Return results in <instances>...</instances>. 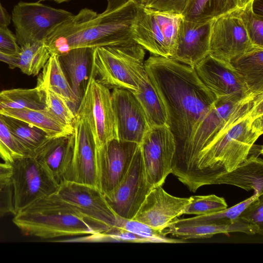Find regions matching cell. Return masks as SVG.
<instances>
[{"label":"cell","instance_id":"obj_1","mask_svg":"<svg viewBox=\"0 0 263 263\" xmlns=\"http://www.w3.org/2000/svg\"><path fill=\"white\" fill-rule=\"evenodd\" d=\"M144 68L164 105L175 139L173 163L185 153L217 98L201 81L194 68L171 58L152 55L144 61Z\"/></svg>","mask_w":263,"mask_h":263},{"label":"cell","instance_id":"obj_2","mask_svg":"<svg viewBox=\"0 0 263 263\" xmlns=\"http://www.w3.org/2000/svg\"><path fill=\"white\" fill-rule=\"evenodd\" d=\"M263 92H252L233 110L214 139L198 154L182 183L192 192L212 185L243 162L263 133Z\"/></svg>","mask_w":263,"mask_h":263},{"label":"cell","instance_id":"obj_3","mask_svg":"<svg viewBox=\"0 0 263 263\" xmlns=\"http://www.w3.org/2000/svg\"><path fill=\"white\" fill-rule=\"evenodd\" d=\"M137 9V5L132 0L101 13L83 8L52 30L44 45L50 55H60L75 48H95L135 42L131 30Z\"/></svg>","mask_w":263,"mask_h":263},{"label":"cell","instance_id":"obj_4","mask_svg":"<svg viewBox=\"0 0 263 263\" xmlns=\"http://www.w3.org/2000/svg\"><path fill=\"white\" fill-rule=\"evenodd\" d=\"M12 221L24 235L42 239L100 232L57 193L39 199L18 212Z\"/></svg>","mask_w":263,"mask_h":263},{"label":"cell","instance_id":"obj_5","mask_svg":"<svg viewBox=\"0 0 263 263\" xmlns=\"http://www.w3.org/2000/svg\"><path fill=\"white\" fill-rule=\"evenodd\" d=\"M145 49L136 42L96 47L92 74L109 89L123 88L136 92L145 71Z\"/></svg>","mask_w":263,"mask_h":263},{"label":"cell","instance_id":"obj_6","mask_svg":"<svg viewBox=\"0 0 263 263\" xmlns=\"http://www.w3.org/2000/svg\"><path fill=\"white\" fill-rule=\"evenodd\" d=\"M182 17L181 14L137 5L131 30L133 39L152 55L171 58Z\"/></svg>","mask_w":263,"mask_h":263},{"label":"cell","instance_id":"obj_7","mask_svg":"<svg viewBox=\"0 0 263 263\" xmlns=\"http://www.w3.org/2000/svg\"><path fill=\"white\" fill-rule=\"evenodd\" d=\"M251 92L216 99L211 110L198 125L185 153L172 163V174L179 181L182 182L199 152L214 139L233 110Z\"/></svg>","mask_w":263,"mask_h":263},{"label":"cell","instance_id":"obj_8","mask_svg":"<svg viewBox=\"0 0 263 263\" xmlns=\"http://www.w3.org/2000/svg\"><path fill=\"white\" fill-rule=\"evenodd\" d=\"M76 114L86 120L96 148L113 140H118L111 92L109 88L98 82L92 73Z\"/></svg>","mask_w":263,"mask_h":263},{"label":"cell","instance_id":"obj_9","mask_svg":"<svg viewBox=\"0 0 263 263\" xmlns=\"http://www.w3.org/2000/svg\"><path fill=\"white\" fill-rule=\"evenodd\" d=\"M11 164L15 214L39 199L57 192L59 184L35 158L23 157Z\"/></svg>","mask_w":263,"mask_h":263},{"label":"cell","instance_id":"obj_10","mask_svg":"<svg viewBox=\"0 0 263 263\" xmlns=\"http://www.w3.org/2000/svg\"><path fill=\"white\" fill-rule=\"evenodd\" d=\"M73 14L42 3L20 2L12 11L11 19L15 30L17 43L43 42L55 27Z\"/></svg>","mask_w":263,"mask_h":263},{"label":"cell","instance_id":"obj_11","mask_svg":"<svg viewBox=\"0 0 263 263\" xmlns=\"http://www.w3.org/2000/svg\"><path fill=\"white\" fill-rule=\"evenodd\" d=\"M153 187L146 179L139 145L125 175L104 197L117 216L131 219Z\"/></svg>","mask_w":263,"mask_h":263},{"label":"cell","instance_id":"obj_12","mask_svg":"<svg viewBox=\"0 0 263 263\" xmlns=\"http://www.w3.org/2000/svg\"><path fill=\"white\" fill-rule=\"evenodd\" d=\"M139 146L148 182L152 187L162 186L172 174L176 152L175 139L170 127H151Z\"/></svg>","mask_w":263,"mask_h":263},{"label":"cell","instance_id":"obj_13","mask_svg":"<svg viewBox=\"0 0 263 263\" xmlns=\"http://www.w3.org/2000/svg\"><path fill=\"white\" fill-rule=\"evenodd\" d=\"M239 8L211 21L209 54L228 62L255 47L251 41Z\"/></svg>","mask_w":263,"mask_h":263},{"label":"cell","instance_id":"obj_14","mask_svg":"<svg viewBox=\"0 0 263 263\" xmlns=\"http://www.w3.org/2000/svg\"><path fill=\"white\" fill-rule=\"evenodd\" d=\"M57 194L100 232L115 226L117 216L98 188L66 181L59 185Z\"/></svg>","mask_w":263,"mask_h":263},{"label":"cell","instance_id":"obj_15","mask_svg":"<svg viewBox=\"0 0 263 263\" xmlns=\"http://www.w3.org/2000/svg\"><path fill=\"white\" fill-rule=\"evenodd\" d=\"M139 144L113 140L96 148L97 187L109 193L127 172Z\"/></svg>","mask_w":263,"mask_h":263},{"label":"cell","instance_id":"obj_16","mask_svg":"<svg viewBox=\"0 0 263 263\" xmlns=\"http://www.w3.org/2000/svg\"><path fill=\"white\" fill-rule=\"evenodd\" d=\"M191 199V196L176 197L166 192L162 186H155L133 219L162 231L183 214Z\"/></svg>","mask_w":263,"mask_h":263},{"label":"cell","instance_id":"obj_17","mask_svg":"<svg viewBox=\"0 0 263 263\" xmlns=\"http://www.w3.org/2000/svg\"><path fill=\"white\" fill-rule=\"evenodd\" d=\"M111 95L118 140L139 145L150 128L142 106L128 90L114 88Z\"/></svg>","mask_w":263,"mask_h":263},{"label":"cell","instance_id":"obj_18","mask_svg":"<svg viewBox=\"0 0 263 263\" xmlns=\"http://www.w3.org/2000/svg\"><path fill=\"white\" fill-rule=\"evenodd\" d=\"M194 69L201 81L216 98L251 92L242 76L230 62L209 54Z\"/></svg>","mask_w":263,"mask_h":263},{"label":"cell","instance_id":"obj_19","mask_svg":"<svg viewBox=\"0 0 263 263\" xmlns=\"http://www.w3.org/2000/svg\"><path fill=\"white\" fill-rule=\"evenodd\" d=\"M74 142L68 181L97 187L96 147L85 119L76 114L73 122Z\"/></svg>","mask_w":263,"mask_h":263},{"label":"cell","instance_id":"obj_20","mask_svg":"<svg viewBox=\"0 0 263 263\" xmlns=\"http://www.w3.org/2000/svg\"><path fill=\"white\" fill-rule=\"evenodd\" d=\"M210 24L211 21L195 22L182 17L176 50L171 58L194 68L209 54Z\"/></svg>","mask_w":263,"mask_h":263},{"label":"cell","instance_id":"obj_21","mask_svg":"<svg viewBox=\"0 0 263 263\" xmlns=\"http://www.w3.org/2000/svg\"><path fill=\"white\" fill-rule=\"evenodd\" d=\"M74 132L71 135L49 138L34 158L60 185L67 180L74 148Z\"/></svg>","mask_w":263,"mask_h":263},{"label":"cell","instance_id":"obj_22","mask_svg":"<svg viewBox=\"0 0 263 263\" xmlns=\"http://www.w3.org/2000/svg\"><path fill=\"white\" fill-rule=\"evenodd\" d=\"M94 49L75 48L58 55L67 81L80 101L84 95L92 73Z\"/></svg>","mask_w":263,"mask_h":263},{"label":"cell","instance_id":"obj_23","mask_svg":"<svg viewBox=\"0 0 263 263\" xmlns=\"http://www.w3.org/2000/svg\"><path fill=\"white\" fill-rule=\"evenodd\" d=\"M179 239H198L210 238L216 234H227L232 232H240L248 235L259 234L263 231L256 226L238 217L231 222L179 225L172 223L164 230Z\"/></svg>","mask_w":263,"mask_h":263},{"label":"cell","instance_id":"obj_24","mask_svg":"<svg viewBox=\"0 0 263 263\" xmlns=\"http://www.w3.org/2000/svg\"><path fill=\"white\" fill-rule=\"evenodd\" d=\"M226 184L246 191L263 195V160L259 157L248 155L236 168L218 177L213 184Z\"/></svg>","mask_w":263,"mask_h":263},{"label":"cell","instance_id":"obj_25","mask_svg":"<svg viewBox=\"0 0 263 263\" xmlns=\"http://www.w3.org/2000/svg\"><path fill=\"white\" fill-rule=\"evenodd\" d=\"M37 80V87L50 90L63 98L76 114L81 101L73 92L57 55H50Z\"/></svg>","mask_w":263,"mask_h":263},{"label":"cell","instance_id":"obj_26","mask_svg":"<svg viewBox=\"0 0 263 263\" xmlns=\"http://www.w3.org/2000/svg\"><path fill=\"white\" fill-rule=\"evenodd\" d=\"M134 93L144 111L150 128L169 126L164 105L145 69L140 79L139 89Z\"/></svg>","mask_w":263,"mask_h":263},{"label":"cell","instance_id":"obj_27","mask_svg":"<svg viewBox=\"0 0 263 263\" xmlns=\"http://www.w3.org/2000/svg\"><path fill=\"white\" fill-rule=\"evenodd\" d=\"M0 114L34 125L43 130L50 138L68 136L74 132L73 125L62 123L47 109L2 108Z\"/></svg>","mask_w":263,"mask_h":263},{"label":"cell","instance_id":"obj_28","mask_svg":"<svg viewBox=\"0 0 263 263\" xmlns=\"http://www.w3.org/2000/svg\"><path fill=\"white\" fill-rule=\"evenodd\" d=\"M230 63L242 76L251 92H263V47H255Z\"/></svg>","mask_w":263,"mask_h":263},{"label":"cell","instance_id":"obj_29","mask_svg":"<svg viewBox=\"0 0 263 263\" xmlns=\"http://www.w3.org/2000/svg\"><path fill=\"white\" fill-rule=\"evenodd\" d=\"M47 109L46 90L36 86L0 91V109Z\"/></svg>","mask_w":263,"mask_h":263},{"label":"cell","instance_id":"obj_30","mask_svg":"<svg viewBox=\"0 0 263 263\" xmlns=\"http://www.w3.org/2000/svg\"><path fill=\"white\" fill-rule=\"evenodd\" d=\"M1 115L11 133L26 150L29 157L34 158L37 152L50 137L43 130L26 121Z\"/></svg>","mask_w":263,"mask_h":263},{"label":"cell","instance_id":"obj_31","mask_svg":"<svg viewBox=\"0 0 263 263\" xmlns=\"http://www.w3.org/2000/svg\"><path fill=\"white\" fill-rule=\"evenodd\" d=\"M239 0H191L182 15L187 20L206 22L239 7Z\"/></svg>","mask_w":263,"mask_h":263},{"label":"cell","instance_id":"obj_32","mask_svg":"<svg viewBox=\"0 0 263 263\" xmlns=\"http://www.w3.org/2000/svg\"><path fill=\"white\" fill-rule=\"evenodd\" d=\"M20 47L17 68L28 75L39 74L50 57L43 42L27 44Z\"/></svg>","mask_w":263,"mask_h":263},{"label":"cell","instance_id":"obj_33","mask_svg":"<svg viewBox=\"0 0 263 263\" xmlns=\"http://www.w3.org/2000/svg\"><path fill=\"white\" fill-rule=\"evenodd\" d=\"M261 195L254 193L250 197L224 210L207 215L196 216L187 218H177L173 223L179 225H191L231 222L237 219L245 209Z\"/></svg>","mask_w":263,"mask_h":263},{"label":"cell","instance_id":"obj_34","mask_svg":"<svg viewBox=\"0 0 263 263\" xmlns=\"http://www.w3.org/2000/svg\"><path fill=\"white\" fill-rule=\"evenodd\" d=\"M114 226L131 232L144 238L148 243H176L185 242V240L168 237L164 231H161L154 229L149 226L134 219H126L117 216Z\"/></svg>","mask_w":263,"mask_h":263},{"label":"cell","instance_id":"obj_35","mask_svg":"<svg viewBox=\"0 0 263 263\" xmlns=\"http://www.w3.org/2000/svg\"><path fill=\"white\" fill-rule=\"evenodd\" d=\"M23 157H29L27 152L11 133L0 114V157L11 164Z\"/></svg>","mask_w":263,"mask_h":263},{"label":"cell","instance_id":"obj_36","mask_svg":"<svg viewBox=\"0 0 263 263\" xmlns=\"http://www.w3.org/2000/svg\"><path fill=\"white\" fill-rule=\"evenodd\" d=\"M191 198V201L183 214L207 215L228 208L224 198L215 195L192 196Z\"/></svg>","mask_w":263,"mask_h":263},{"label":"cell","instance_id":"obj_37","mask_svg":"<svg viewBox=\"0 0 263 263\" xmlns=\"http://www.w3.org/2000/svg\"><path fill=\"white\" fill-rule=\"evenodd\" d=\"M253 4L251 2L240 8V15L251 42L263 47V17L255 12Z\"/></svg>","mask_w":263,"mask_h":263},{"label":"cell","instance_id":"obj_38","mask_svg":"<svg viewBox=\"0 0 263 263\" xmlns=\"http://www.w3.org/2000/svg\"><path fill=\"white\" fill-rule=\"evenodd\" d=\"M78 241H120L148 243L144 238L126 230L114 226L106 230L88 235Z\"/></svg>","mask_w":263,"mask_h":263},{"label":"cell","instance_id":"obj_39","mask_svg":"<svg viewBox=\"0 0 263 263\" xmlns=\"http://www.w3.org/2000/svg\"><path fill=\"white\" fill-rule=\"evenodd\" d=\"M46 90L47 109L60 122L67 125H73L76 114L63 98L54 92Z\"/></svg>","mask_w":263,"mask_h":263},{"label":"cell","instance_id":"obj_40","mask_svg":"<svg viewBox=\"0 0 263 263\" xmlns=\"http://www.w3.org/2000/svg\"><path fill=\"white\" fill-rule=\"evenodd\" d=\"M10 214H15L11 177L0 179V218Z\"/></svg>","mask_w":263,"mask_h":263},{"label":"cell","instance_id":"obj_41","mask_svg":"<svg viewBox=\"0 0 263 263\" xmlns=\"http://www.w3.org/2000/svg\"><path fill=\"white\" fill-rule=\"evenodd\" d=\"M239 218L263 231L262 195L251 203L241 213Z\"/></svg>","mask_w":263,"mask_h":263},{"label":"cell","instance_id":"obj_42","mask_svg":"<svg viewBox=\"0 0 263 263\" xmlns=\"http://www.w3.org/2000/svg\"><path fill=\"white\" fill-rule=\"evenodd\" d=\"M21 47L16 42L15 35L7 28H0V52L18 56Z\"/></svg>","mask_w":263,"mask_h":263},{"label":"cell","instance_id":"obj_43","mask_svg":"<svg viewBox=\"0 0 263 263\" xmlns=\"http://www.w3.org/2000/svg\"><path fill=\"white\" fill-rule=\"evenodd\" d=\"M191 0H152L145 7L181 14Z\"/></svg>","mask_w":263,"mask_h":263},{"label":"cell","instance_id":"obj_44","mask_svg":"<svg viewBox=\"0 0 263 263\" xmlns=\"http://www.w3.org/2000/svg\"><path fill=\"white\" fill-rule=\"evenodd\" d=\"M18 56L10 55L0 52V61L9 65L11 68H17Z\"/></svg>","mask_w":263,"mask_h":263},{"label":"cell","instance_id":"obj_45","mask_svg":"<svg viewBox=\"0 0 263 263\" xmlns=\"http://www.w3.org/2000/svg\"><path fill=\"white\" fill-rule=\"evenodd\" d=\"M10 21L11 16L0 3V28H7Z\"/></svg>","mask_w":263,"mask_h":263},{"label":"cell","instance_id":"obj_46","mask_svg":"<svg viewBox=\"0 0 263 263\" xmlns=\"http://www.w3.org/2000/svg\"><path fill=\"white\" fill-rule=\"evenodd\" d=\"M12 173V167L8 163H0V179L10 178Z\"/></svg>","mask_w":263,"mask_h":263},{"label":"cell","instance_id":"obj_47","mask_svg":"<svg viewBox=\"0 0 263 263\" xmlns=\"http://www.w3.org/2000/svg\"><path fill=\"white\" fill-rule=\"evenodd\" d=\"M129 0H106L107 7L106 11L116 9L126 4Z\"/></svg>","mask_w":263,"mask_h":263},{"label":"cell","instance_id":"obj_48","mask_svg":"<svg viewBox=\"0 0 263 263\" xmlns=\"http://www.w3.org/2000/svg\"><path fill=\"white\" fill-rule=\"evenodd\" d=\"M262 146L261 145L253 144L249 152L248 155H252L258 157L259 155H262Z\"/></svg>","mask_w":263,"mask_h":263},{"label":"cell","instance_id":"obj_49","mask_svg":"<svg viewBox=\"0 0 263 263\" xmlns=\"http://www.w3.org/2000/svg\"><path fill=\"white\" fill-rule=\"evenodd\" d=\"M137 5L146 7L147 6L152 0H132Z\"/></svg>","mask_w":263,"mask_h":263},{"label":"cell","instance_id":"obj_50","mask_svg":"<svg viewBox=\"0 0 263 263\" xmlns=\"http://www.w3.org/2000/svg\"><path fill=\"white\" fill-rule=\"evenodd\" d=\"M40 1H53L57 3H64V2H68V1H69L70 0H40Z\"/></svg>","mask_w":263,"mask_h":263}]
</instances>
